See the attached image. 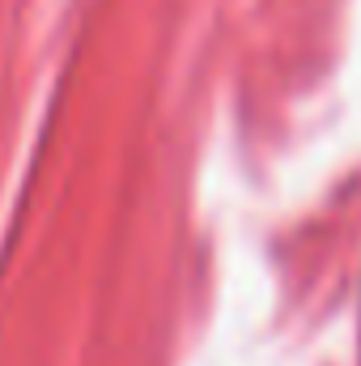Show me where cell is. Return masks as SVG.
I'll list each match as a JSON object with an SVG mask.
<instances>
[]
</instances>
